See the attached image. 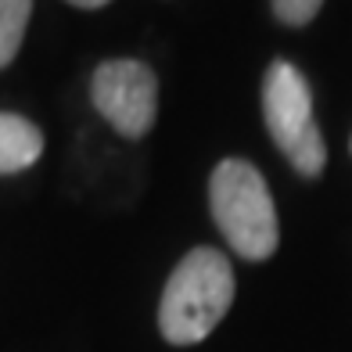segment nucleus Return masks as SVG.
<instances>
[{
  "label": "nucleus",
  "mask_w": 352,
  "mask_h": 352,
  "mask_svg": "<svg viewBox=\"0 0 352 352\" xmlns=\"http://www.w3.org/2000/svg\"><path fill=\"white\" fill-rule=\"evenodd\" d=\"M90 101L126 140H140L158 116V76L137 58L101 61L90 79Z\"/></svg>",
  "instance_id": "nucleus-4"
},
{
  "label": "nucleus",
  "mask_w": 352,
  "mask_h": 352,
  "mask_svg": "<svg viewBox=\"0 0 352 352\" xmlns=\"http://www.w3.org/2000/svg\"><path fill=\"white\" fill-rule=\"evenodd\" d=\"M263 119L274 137L277 151L292 162L298 176L324 173L327 166V144L313 119V90L292 61H274L263 76Z\"/></svg>",
  "instance_id": "nucleus-3"
},
{
  "label": "nucleus",
  "mask_w": 352,
  "mask_h": 352,
  "mask_svg": "<svg viewBox=\"0 0 352 352\" xmlns=\"http://www.w3.org/2000/svg\"><path fill=\"white\" fill-rule=\"evenodd\" d=\"M43 155V133L25 116L0 111V176L22 173Z\"/></svg>",
  "instance_id": "nucleus-5"
},
{
  "label": "nucleus",
  "mask_w": 352,
  "mask_h": 352,
  "mask_svg": "<svg viewBox=\"0 0 352 352\" xmlns=\"http://www.w3.org/2000/svg\"><path fill=\"white\" fill-rule=\"evenodd\" d=\"M29 14H33V0H0V69L11 65L22 51Z\"/></svg>",
  "instance_id": "nucleus-6"
},
{
  "label": "nucleus",
  "mask_w": 352,
  "mask_h": 352,
  "mask_svg": "<svg viewBox=\"0 0 352 352\" xmlns=\"http://www.w3.org/2000/svg\"><path fill=\"white\" fill-rule=\"evenodd\" d=\"M234 266L216 248L187 252L166 280L158 302V331L169 345H198L219 327L234 302Z\"/></svg>",
  "instance_id": "nucleus-1"
},
{
  "label": "nucleus",
  "mask_w": 352,
  "mask_h": 352,
  "mask_svg": "<svg viewBox=\"0 0 352 352\" xmlns=\"http://www.w3.org/2000/svg\"><path fill=\"white\" fill-rule=\"evenodd\" d=\"M274 4V14L284 25H309L316 19V11L324 8V0H270Z\"/></svg>",
  "instance_id": "nucleus-7"
},
{
  "label": "nucleus",
  "mask_w": 352,
  "mask_h": 352,
  "mask_svg": "<svg viewBox=\"0 0 352 352\" xmlns=\"http://www.w3.org/2000/svg\"><path fill=\"white\" fill-rule=\"evenodd\" d=\"M209 209L227 245L248 263H263L280 245V219L263 173L245 158H223L209 180Z\"/></svg>",
  "instance_id": "nucleus-2"
},
{
  "label": "nucleus",
  "mask_w": 352,
  "mask_h": 352,
  "mask_svg": "<svg viewBox=\"0 0 352 352\" xmlns=\"http://www.w3.org/2000/svg\"><path fill=\"white\" fill-rule=\"evenodd\" d=\"M69 4H76V8H87V11H94V8H104L108 0H69Z\"/></svg>",
  "instance_id": "nucleus-8"
}]
</instances>
